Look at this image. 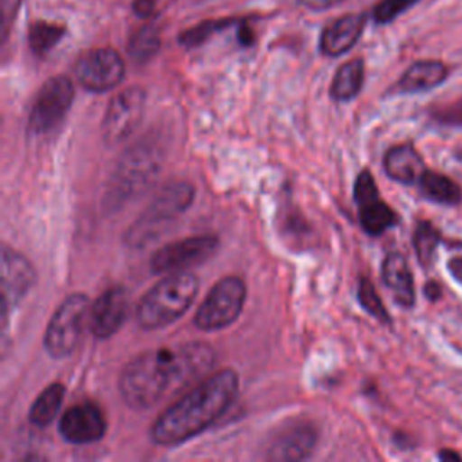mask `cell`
<instances>
[{
  "instance_id": "obj_1",
  "label": "cell",
  "mask_w": 462,
  "mask_h": 462,
  "mask_svg": "<svg viewBox=\"0 0 462 462\" xmlns=\"http://www.w3.org/2000/svg\"><path fill=\"white\" fill-rule=\"evenodd\" d=\"M213 363L211 346L200 341L143 352L121 372V397L134 410H148L184 386L199 383Z\"/></svg>"
},
{
  "instance_id": "obj_2",
  "label": "cell",
  "mask_w": 462,
  "mask_h": 462,
  "mask_svg": "<svg viewBox=\"0 0 462 462\" xmlns=\"http://www.w3.org/2000/svg\"><path fill=\"white\" fill-rule=\"evenodd\" d=\"M238 375L231 368L217 370L186 390L153 422L150 437L159 446L182 444L213 426L235 402Z\"/></svg>"
},
{
  "instance_id": "obj_3",
  "label": "cell",
  "mask_w": 462,
  "mask_h": 462,
  "mask_svg": "<svg viewBox=\"0 0 462 462\" xmlns=\"http://www.w3.org/2000/svg\"><path fill=\"white\" fill-rule=\"evenodd\" d=\"M199 278L188 271L168 273L139 301L135 319L141 328L155 330L177 321L193 303Z\"/></svg>"
},
{
  "instance_id": "obj_4",
  "label": "cell",
  "mask_w": 462,
  "mask_h": 462,
  "mask_svg": "<svg viewBox=\"0 0 462 462\" xmlns=\"http://www.w3.org/2000/svg\"><path fill=\"white\" fill-rule=\"evenodd\" d=\"M193 200V188L184 180H173L164 184L157 195L153 197L148 209L141 215V218L128 229L126 242L134 247L146 244L161 229L177 218L184 209L189 208Z\"/></svg>"
},
{
  "instance_id": "obj_5",
  "label": "cell",
  "mask_w": 462,
  "mask_h": 462,
  "mask_svg": "<svg viewBox=\"0 0 462 462\" xmlns=\"http://www.w3.org/2000/svg\"><path fill=\"white\" fill-rule=\"evenodd\" d=\"M88 309L90 301L81 292H74L60 303L43 336V346L51 357L63 359L74 352L87 327Z\"/></svg>"
},
{
  "instance_id": "obj_6",
  "label": "cell",
  "mask_w": 462,
  "mask_h": 462,
  "mask_svg": "<svg viewBox=\"0 0 462 462\" xmlns=\"http://www.w3.org/2000/svg\"><path fill=\"white\" fill-rule=\"evenodd\" d=\"M245 296L247 289L242 278H220L197 309V314L193 318L195 327L206 332L222 330L229 327L240 316L245 303Z\"/></svg>"
},
{
  "instance_id": "obj_7",
  "label": "cell",
  "mask_w": 462,
  "mask_h": 462,
  "mask_svg": "<svg viewBox=\"0 0 462 462\" xmlns=\"http://www.w3.org/2000/svg\"><path fill=\"white\" fill-rule=\"evenodd\" d=\"M159 168L161 159L155 146L139 143L137 146L128 148L114 171L108 199L123 202L128 197L137 195L153 180Z\"/></svg>"
},
{
  "instance_id": "obj_8",
  "label": "cell",
  "mask_w": 462,
  "mask_h": 462,
  "mask_svg": "<svg viewBox=\"0 0 462 462\" xmlns=\"http://www.w3.org/2000/svg\"><path fill=\"white\" fill-rule=\"evenodd\" d=\"M74 99V87L67 76L49 78L38 90L31 112L27 128L36 135L52 132L65 119Z\"/></svg>"
},
{
  "instance_id": "obj_9",
  "label": "cell",
  "mask_w": 462,
  "mask_h": 462,
  "mask_svg": "<svg viewBox=\"0 0 462 462\" xmlns=\"http://www.w3.org/2000/svg\"><path fill=\"white\" fill-rule=\"evenodd\" d=\"M218 249V238L215 235H195L166 244L157 249L150 260V271L153 274H168L186 271L188 267L206 262Z\"/></svg>"
},
{
  "instance_id": "obj_10",
  "label": "cell",
  "mask_w": 462,
  "mask_h": 462,
  "mask_svg": "<svg viewBox=\"0 0 462 462\" xmlns=\"http://www.w3.org/2000/svg\"><path fill=\"white\" fill-rule=\"evenodd\" d=\"M144 97L146 94L141 87L125 88L112 97L101 123V134L106 144H117L135 130L143 117Z\"/></svg>"
},
{
  "instance_id": "obj_11",
  "label": "cell",
  "mask_w": 462,
  "mask_h": 462,
  "mask_svg": "<svg viewBox=\"0 0 462 462\" xmlns=\"http://www.w3.org/2000/svg\"><path fill=\"white\" fill-rule=\"evenodd\" d=\"M76 79L90 92H105L125 78V61L117 51L103 47L79 56L74 67Z\"/></svg>"
},
{
  "instance_id": "obj_12",
  "label": "cell",
  "mask_w": 462,
  "mask_h": 462,
  "mask_svg": "<svg viewBox=\"0 0 462 462\" xmlns=\"http://www.w3.org/2000/svg\"><path fill=\"white\" fill-rule=\"evenodd\" d=\"M128 294L123 287H110L90 303L87 328L97 339L114 336L128 316Z\"/></svg>"
},
{
  "instance_id": "obj_13",
  "label": "cell",
  "mask_w": 462,
  "mask_h": 462,
  "mask_svg": "<svg viewBox=\"0 0 462 462\" xmlns=\"http://www.w3.org/2000/svg\"><path fill=\"white\" fill-rule=\"evenodd\" d=\"M36 271L32 263L11 249L9 245L2 247V303H4V319H7V310L14 307L34 285Z\"/></svg>"
},
{
  "instance_id": "obj_14",
  "label": "cell",
  "mask_w": 462,
  "mask_h": 462,
  "mask_svg": "<svg viewBox=\"0 0 462 462\" xmlns=\"http://www.w3.org/2000/svg\"><path fill=\"white\" fill-rule=\"evenodd\" d=\"M60 433L70 444H92L105 437L106 420L92 402H79L69 408L60 419Z\"/></svg>"
},
{
  "instance_id": "obj_15",
  "label": "cell",
  "mask_w": 462,
  "mask_h": 462,
  "mask_svg": "<svg viewBox=\"0 0 462 462\" xmlns=\"http://www.w3.org/2000/svg\"><path fill=\"white\" fill-rule=\"evenodd\" d=\"M365 27V16L359 13L345 14L325 27L319 40V49L327 56L346 52L359 40Z\"/></svg>"
},
{
  "instance_id": "obj_16",
  "label": "cell",
  "mask_w": 462,
  "mask_h": 462,
  "mask_svg": "<svg viewBox=\"0 0 462 462\" xmlns=\"http://www.w3.org/2000/svg\"><path fill=\"white\" fill-rule=\"evenodd\" d=\"M316 444V431L309 424H298L283 431L269 448L267 457L273 460L307 458Z\"/></svg>"
},
{
  "instance_id": "obj_17",
  "label": "cell",
  "mask_w": 462,
  "mask_h": 462,
  "mask_svg": "<svg viewBox=\"0 0 462 462\" xmlns=\"http://www.w3.org/2000/svg\"><path fill=\"white\" fill-rule=\"evenodd\" d=\"M381 276L384 285L392 291L393 300L402 307H411L415 301V291H413V278L411 271L408 267L406 258L401 253H390L386 254Z\"/></svg>"
},
{
  "instance_id": "obj_18",
  "label": "cell",
  "mask_w": 462,
  "mask_h": 462,
  "mask_svg": "<svg viewBox=\"0 0 462 462\" xmlns=\"http://www.w3.org/2000/svg\"><path fill=\"white\" fill-rule=\"evenodd\" d=\"M384 171L397 182L413 184L420 180L426 168L422 157L411 144H397L384 155Z\"/></svg>"
},
{
  "instance_id": "obj_19",
  "label": "cell",
  "mask_w": 462,
  "mask_h": 462,
  "mask_svg": "<svg viewBox=\"0 0 462 462\" xmlns=\"http://www.w3.org/2000/svg\"><path fill=\"white\" fill-rule=\"evenodd\" d=\"M448 76V69L442 61L437 60H422L415 61L408 70L401 76L397 87L401 92H422L440 85Z\"/></svg>"
},
{
  "instance_id": "obj_20",
  "label": "cell",
  "mask_w": 462,
  "mask_h": 462,
  "mask_svg": "<svg viewBox=\"0 0 462 462\" xmlns=\"http://www.w3.org/2000/svg\"><path fill=\"white\" fill-rule=\"evenodd\" d=\"M359 224L368 235H381L399 222L397 213L381 197H372L368 200L357 202Z\"/></svg>"
},
{
  "instance_id": "obj_21",
  "label": "cell",
  "mask_w": 462,
  "mask_h": 462,
  "mask_svg": "<svg viewBox=\"0 0 462 462\" xmlns=\"http://www.w3.org/2000/svg\"><path fill=\"white\" fill-rule=\"evenodd\" d=\"M363 78H365V65H363V60L356 58V60H350L346 63H343L334 79H332V85H330V96L336 99V101H350L354 99L361 87H363Z\"/></svg>"
},
{
  "instance_id": "obj_22",
  "label": "cell",
  "mask_w": 462,
  "mask_h": 462,
  "mask_svg": "<svg viewBox=\"0 0 462 462\" xmlns=\"http://www.w3.org/2000/svg\"><path fill=\"white\" fill-rule=\"evenodd\" d=\"M63 397H65V386L61 383H52L49 384L32 402L31 410H29V420L31 424L38 426V428H43V426H49L60 408H61V402H63Z\"/></svg>"
},
{
  "instance_id": "obj_23",
  "label": "cell",
  "mask_w": 462,
  "mask_h": 462,
  "mask_svg": "<svg viewBox=\"0 0 462 462\" xmlns=\"http://www.w3.org/2000/svg\"><path fill=\"white\" fill-rule=\"evenodd\" d=\"M420 191L426 199L439 204H458L462 199L460 188L446 175L437 171H424L420 180Z\"/></svg>"
},
{
  "instance_id": "obj_24",
  "label": "cell",
  "mask_w": 462,
  "mask_h": 462,
  "mask_svg": "<svg viewBox=\"0 0 462 462\" xmlns=\"http://www.w3.org/2000/svg\"><path fill=\"white\" fill-rule=\"evenodd\" d=\"M161 47V36L155 25L146 23L143 27H139L128 42V54L132 56V60H135L137 63L148 61L150 58H153L157 54Z\"/></svg>"
},
{
  "instance_id": "obj_25",
  "label": "cell",
  "mask_w": 462,
  "mask_h": 462,
  "mask_svg": "<svg viewBox=\"0 0 462 462\" xmlns=\"http://www.w3.org/2000/svg\"><path fill=\"white\" fill-rule=\"evenodd\" d=\"M65 34V27L52 22H34L29 27V47L34 54H47Z\"/></svg>"
},
{
  "instance_id": "obj_26",
  "label": "cell",
  "mask_w": 462,
  "mask_h": 462,
  "mask_svg": "<svg viewBox=\"0 0 462 462\" xmlns=\"http://www.w3.org/2000/svg\"><path fill=\"white\" fill-rule=\"evenodd\" d=\"M439 242H440V235L433 224L424 222V220L417 224L415 233H413V247H415L417 258L422 267L431 265Z\"/></svg>"
},
{
  "instance_id": "obj_27",
  "label": "cell",
  "mask_w": 462,
  "mask_h": 462,
  "mask_svg": "<svg viewBox=\"0 0 462 462\" xmlns=\"http://www.w3.org/2000/svg\"><path fill=\"white\" fill-rule=\"evenodd\" d=\"M357 300H359V305L368 314H372L374 318H377L383 323H390L388 310L384 309V305H383V301H381L374 283L368 278H361L359 280V283H357Z\"/></svg>"
},
{
  "instance_id": "obj_28",
  "label": "cell",
  "mask_w": 462,
  "mask_h": 462,
  "mask_svg": "<svg viewBox=\"0 0 462 462\" xmlns=\"http://www.w3.org/2000/svg\"><path fill=\"white\" fill-rule=\"evenodd\" d=\"M229 20H218V22H202L191 29H188L186 32L180 34V43L186 47H195L200 45L204 40H208L215 31L222 29L224 25H227Z\"/></svg>"
},
{
  "instance_id": "obj_29",
  "label": "cell",
  "mask_w": 462,
  "mask_h": 462,
  "mask_svg": "<svg viewBox=\"0 0 462 462\" xmlns=\"http://www.w3.org/2000/svg\"><path fill=\"white\" fill-rule=\"evenodd\" d=\"M419 0H381L374 7V20L377 23H388L399 14H402L406 9H410Z\"/></svg>"
},
{
  "instance_id": "obj_30",
  "label": "cell",
  "mask_w": 462,
  "mask_h": 462,
  "mask_svg": "<svg viewBox=\"0 0 462 462\" xmlns=\"http://www.w3.org/2000/svg\"><path fill=\"white\" fill-rule=\"evenodd\" d=\"M433 117L439 123L448 125V126H462V97L449 103V105H444V106L437 108L433 112Z\"/></svg>"
},
{
  "instance_id": "obj_31",
  "label": "cell",
  "mask_w": 462,
  "mask_h": 462,
  "mask_svg": "<svg viewBox=\"0 0 462 462\" xmlns=\"http://www.w3.org/2000/svg\"><path fill=\"white\" fill-rule=\"evenodd\" d=\"M171 0H134V11L141 18H152L159 14Z\"/></svg>"
},
{
  "instance_id": "obj_32",
  "label": "cell",
  "mask_w": 462,
  "mask_h": 462,
  "mask_svg": "<svg viewBox=\"0 0 462 462\" xmlns=\"http://www.w3.org/2000/svg\"><path fill=\"white\" fill-rule=\"evenodd\" d=\"M22 0H2V38L5 40L9 34V27L13 23V18L18 11Z\"/></svg>"
},
{
  "instance_id": "obj_33",
  "label": "cell",
  "mask_w": 462,
  "mask_h": 462,
  "mask_svg": "<svg viewBox=\"0 0 462 462\" xmlns=\"http://www.w3.org/2000/svg\"><path fill=\"white\" fill-rule=\"evenodd\" d=\"M301 5L309 7V9H327L334 4H339L343 0H298Z\"/></svg>"
},
{
  "instance_id": "obj_34",
  "label": "cell",
  "mask_w": 462,
  "mask_h": 462,
  "mask_svg": "<svg viewBox=\"0 0 462 462\" xmlns=\"http://www.w3.org/2000/svg\"><path fill=\"white\" fill-rule=\"evenodd\" d=\"M448 269L451 273V276L462 283V258H449L448 262Z\"/></svg>"
},
{
  "instance_id": "obj_35",
  "label": "cell",
  "mask_w": 462,
  "mask_h": 462,
  "mask_svg": "<svg viewBox=\"0 0 462 462\" xmlns=\"http://www.w3.org/2000/svg\"><path fill=\"white\" fill-rule=\"evenodd\" d=\"M238 38L242 42V45H251L253 43V31L247 25H242L238 31Z\"/></svg>"
},
{
  "instance_id": "obj_36",
  "label": "cell",
  "mask_w": 462,
  "mask_h": 462,
  "mask_svg": "<svg viewBox=\"0 0 462 462\" xmlns=\"http://www.w3.org/2000/svg\"><path fill=\"white\" fill-rule=\"evenodd\" d=\"M424 292H426V296H428L430 300H437V298L440 296V289H439V285H437L435 282L426 283V285H424Z\"/></svg>"
},
{
  "instance_id": "obj_37",
  "label": "cell",
  "mask_w": 462,
  "mask_h": 462,
  "mask_svg": "<svg viewBox=\"0 0 462 462\" xmlns=\"http://www.w3.org/2000/svg\"><path fill=\"white\" fill-rule=\"evenodd\" d=\"M439 458H440V460H460V455L455 453V451H451V449H444V451L439 453Z\"/></svg>"
}]
</instances>
